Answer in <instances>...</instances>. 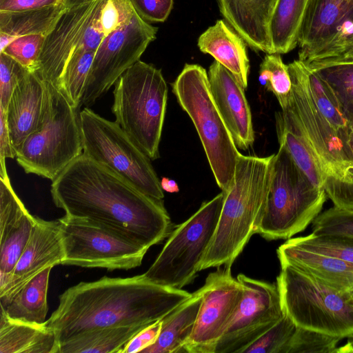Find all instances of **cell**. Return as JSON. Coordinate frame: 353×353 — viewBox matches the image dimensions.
Wrapping results in <instances>:
<instances>
[{
    "label": "cell",
    "instance_id": "obj_1",
    "mask_svg": "<svg viewBox=\"0 0 353 353\" xmlns=\"http://www.w3.org/2000/svg\"><path fill=\"white\" fill-rule=\"evenodd\" d=\"M50 192L66 215L94 221L148 250L173 230L163 200L83 153L52 181Z\"/></svg>",
    "mask_w": 353,
    "mask_h": 353
},
{
    "label": "cell",
    "instance_id": "obj_2",
    "mask_svg": "<svg viewBox=\"0 0 353 353\" xmlns=\"http://www.w3.org/2000/svg\"><path fill=\"white\" fill-rule=\"evenodd\" d=\"M182 289L150 281L145 275L107 276L81 282L59 296L47 324L59 345L81 333L112 326L149 325L191 296ZM59 353V352H58Z\"/></svg>",
    "mask_w": 353,
    "mask_h": 353
},
{
    "label": "cell",
    "instance_id": "obj_3",
    "mask_svg": "<svg viewBox=\"0 0 353 353\" xmlns=\"http://www.w3.org/2000/svg\"><path fill=\"white\" fill-rule=\"evenodd\" d=\"M274 154L268 157L241 154L234 177L224 194L212 242L199 270L230 267L250 237L256 233L269 194Z\"/></svg>",
    "mask_w": 353,
    "mask_h": 353
},
{
    "label": "cell",
    "instance_id": "obj_4",
    "mask_svg": "<svg viewBox=\"0 0 353 353\" xmlns=\"http://www.w3.org/2000/svg\"><path fill=\"white\" fill-rule=\"evenodd\" d=\"M292 96L285 112L305 138L323 177V188L334 206L347 209L353 199V160L336 130L319 110L308 90L305 64L288 65Z\"/></svg>",
    "mask_w": 353,
    "mask_h": 353
},
{
    "label": "cell",
    "instance_id": "obj_5",
    "mask_svg": "<svg viewBox=\"0 0 353 353\" xmlns=\"http://www.w3.org/2000/svg\"><path fill=\"white\" fill-rule=\"evenodd\" d=\"M168 92L161 70L140 60L114 83L115 121L150 160L159 157Z\"/></svg>",
    "mask_w": 353,
    "mask_h": 353
},
{
    "label": "cell",
    "instance_id": "obj_6",
    "mask_svg": "<svg viewBox=\"0 0 353 353\" xmlns=\"http://www.w3.org/2000/svg\"><path fill=\"white\" fill-rule=\"evenodd\" d=\"M172 88L194 123L217 185L226 190L241 153L214 102L205 69L186 63Z\"/></svg>",
    "mask_w": 353,
    "mask_h": 353
},
{
    "label": "cell",
    "instance_id": "obj_7",
    "mask_svg": "<svg viewBox=\"0 0 353 353\" xmlns=\"http://www.w3.org/2000/svg\"><path fill=\"white\" fill-rule=\"evenodd\" d=\"M44 83L46 99L42 124L24 140L15 158L26 173L52 181L83 153V144L78 110L56 86Z\"/></svg>",
    "mask_w": 353,
    "mask_h": 353
},
{
    "label": "cell",
    "instance_id": "obj_8",
    "mask_svg": "<svg viewBox=\"0 0 353 353\" xmlns=\"http://www.w3.org/2000/svg\"><path fill=\"white\" fill-rule=\"evenodd\" d=\"M298 168L288 150L274 154L265 209L256 233L267 240L289 239L320 214L327 199Z\"/></svg>",
    "mask_w": 353,
    "mask_h": 353
},
{
    "label": "cell",
    "instance_id": "obj_9",
    "mask_svg": "<svg viewBox=\"0 0 353 353\" xmlns=\"http://www.w3.org/2000/svg\"><path fill=\"white\" fill-rule=\"evenodd\" d=\"M281 267L276 285L282 307L296 326L343 339L353 333V305L345 292L290 265Z\"/></svg>",
    "mask_w": 353,
    "mask_h": 353
},
{
    "label": "cell",
    "instance_id": "obj_10",
    "mask_svg": "<svg viewBox=\"0 0 353 353\" xmlns=\"http://www.w3.org/2000/svg\"><path fill=\"white\" fill-rule=\"evenodd\" d=\"M223 199L221 192L204 201L194 214L172 230L162 250L143 274L146 279L176 289L193 281L214 236Z\"/></svg>",
    "mask_w": 353,
    "mask_h": 353
},
{
    "label": "cell",
    "instance_id": "obj_11",
    "mask_svg": "<svg viewBox=\"0 0 353 353\" xmlns=\"http://www.w3.org/2000/svg\"><path fill=\"white\" fill-rule=\"evenodd\" d=\"M79 116L83 154L111 169L145 195L163 200V190L150 159L119 125L88 108Z\"/></svg>",
    "mask_w": 353,
    "mask_h": 353
},
{
    "label": "cell",
    "instance_id": "obj_12",
    "mask_svg": "<svg viewBox=\"0 0 353 353\" xmlns=\"http://www.w3.org/2000/svg\"><path fill=\"white\" fill-rule=\"evenodd\" d=\"M58 220L64 251L62 265L130 270L141 264L148 250L89 219L65 214Z\"/></svg>",
    "mask_w": 353,
    "mask_h": 353
},
{
    "label": "cell",
    "instance_id": "obj_13",
    "mask_svg": "<svg viewBox=\"0 0 353 353\" xmlns=\"http://www.w3.org/2000/svg\"><path fill=\"white\" fill-rule=\"evenodd\" d=\"M105 0L68 8L46 36L34 72L43 81L58 87L73 54L79 48L94 51L105 37L99 16Z\"/></svg>",
    "mask_w": 353,
    "mask_h": 353
},
{
    "label": "cell",
    "instance_id": "obj_14",
    "mask_svg": "<svg viewBox=\"0 0 353 353\" xmlns=\"http://www.w3.org/2000/svg\"><path fill=\"white\" fill-rule=\"evenodd\" d=\"M157 31L137 14L129 23L105 36L95 52L81 105H92L139 61Z\"/></svg>",
    "mask_w": 353,
    "mask_h": 353
},
{
    "label": "cell",
    "instance_id": "obj_15",
    "mask_svg": "<svg viewBox=\"0 0 353 353\" xmlns=\"http://www.w3.org/2000/svg\"><path fill=\"white\" fill-rule=\"evenodd\" d=\"M236 279L243 286V296L215 353H243L284 315L276 284L242 274Z\"/></svg>",
    "mask_w": 353,
    "mask_h": 353
},
{
    "label": "cell",
    "instance_id": "obj_16",
    "mask_svg": "<svg viewBox=\"0 0 353 353\" xmlns=\"http://www.w3.org/2000/svg\"><path fill=\"white\" fill-rule=\"evenodd\" d=\"M201 289L202 302L194 331L184 347L186 353H215L244 292L241 283L232 276L231 268L225 266L210 273Z\"/></svg>",
    "mask_w": 353,
    "mask_h": 353
},
{
    "label": "cell",
    "instance_id": "obj_17",
    "mask_svg": "<svg viewBox=\"0 0 353 353\" xmlns=\"http://www.w3.org/2000/svg\"><path fill=\"white\" fill-rule=\"evenodd\" d=\"M63 257L59 220L37 217L32 234L14 270L10 273L0 272V301L10 298L46 268L61 264Z\"/></svg>",
    "mask_w": 353,
    "mask_h": 353
},
{
    "label": "cell",
    "instance_id": "obj_18",
    "mask_svg": "<svg viewBox=\"0 0 353 353\" xmlns=\"http://www.w3.org/2000/svg\"><path fill=\"white\" fill-rule=\"evenodd\" d=\"M210 91L236 146L248 149L254 141L252 114L245 89L233 74L214 60L208 70Z\"/></svg>",
    "mask_w": 353,
    "mask_h": 353
},
{
    "label": "cell",
    "instance_id": "obj_19",
    "mask_svg": "<svg viewBox=\"0 0 353 353\" xmlns=\"http://www.w3.org/2000/svg\"><path fill=\"white\" fill-rule=\"evenodd\" d=\"M36 222L14 191L7 170H0V272H12Z\"/></svg>",
    "mask_w": 353,
    "mask_h": 353
},
{
    "label": "cell",
    "instance_id": "obj_20",
    "mask_svg": "<svg viewBox=\"0 0 353 353\" xmlns=\"http://www.w3.org/2000/svg\"><path fill=\"white\" fill-rule=\"evenodd\" d=\"M46 99L44 81L29 71L14 90L5 112L15 152L24 140L41 127Z\"/></svg>",
    "mask_w": 353,
    "mask_h": 353
},
{
    "label": "cell",
    "instance_id": "obj_21",
    "mask_svg": "<svg viewBox=\"0 0 353 353\" xmlns=\"http://www.w3.org/2000/svg\"><path fill=\"white\" fill-rule=\"evenodd\" d=\"M225 21L252 50L273 54L269 25L276 0H217Z\"/></svg>",
    "mask_w": 353,
    "mask_h": 353
},
{
    "label": "cell",
    "instance_id": "obj_22",
    "mask_svg": "<svg viewBox=\"0 0 353 353\" xmlns=\"http://www.w3.org/2000/svg\"><path fill=\"white\" fill-rule=\"evenodd\" d=\"M276 252L281 265H290L309 273L341 292L353 288L352 263L307 250L287 241Z\"/></svg>",
    "mask_w": 353,
    "mask_h": 353
},
{
    "label": "cell",
    "instance_id": "obj_23",
    "mask_svg": "<svg viewBox=\"0 0 353 353\" xmlns=\"http://www.w3.org/2000/svg\"><path fill=\"white\" fill-rule=\"evenodd\" d=\"M199 50L209 54L228 69L244 89L248 87L250 61L248 46L243 38L225 21L219 19L199 37Z\"/></svg>",
    "mask_w": 353,
    "mask_h": 353
},
{
    "label": "cell",
    "instance_id": "obj_24",
    "mask_svg": "<svg viewBox=\"0 0 353 353\" xmlns=\"http://www.w3.org/2000/svg\"><path fill=\"white\" fill-rule=\"evenodd\" d=\"M353 15V0H310L301 25L299 56L320 45Z\"/></svg>",
    "mask_w": 353,
    "mask_h": 353
},
{
    "label": "cell",
    "instance_id": "obj_25",
    "mask_svg": "<svg viewBox=\"0 0 353 353\" xmlns=\"http://www.w3.org/2000/svg\"><path fill=\"white\" fill-rule=\"evenodd\" d=\"M54 331L47 324L12 319L1 312L0 353H58Z\"/></svg>",
    "mask_w": 353,
    "mask_h": 353
},
{
    "label": "cell",
    "instance_id": "obj_26",
    "mask_svg": "<svg viewBox=\"0 0 353 353\" xmlns=\"http://www.w3.org/2000/svg\"><path fill=\"white\" fill-rule=\"evenodd\" d=\"M202 302L201 289L162 319L157 341L142 353H181L194 329Z\"/></svg>",
    "mask_w": 353,
    "mask_h": 353
},
{
    "label": "cell",
    "instance_id": "obj_27",
    "mask_svg": "<svg viewBox=\"0 0 353 353\" xmlns=\"http://www.w3.org/2000/svg\"><path fill=\"white\" fill-rule=\"evenodd\" d=\"M52 267L40 272L10 298L0 301L1 312L8 317L35 323H43L48 310L47 293Z\"/></svg>",
    "mask_w": 353,
    "mask_h": 353
},
{
    "label": "cell",
    "instance_id": "obj_28",
    "mask_svg": "<svg viewBox=\"0 0 353 353\" xmlns=\"http://www.w3.org/2000/svg\"><path fill=\"white\" fill-rule=\"evenodd\" d=\"M67 8L61 3L24 11H0V52L19 37L35 34L46 36Z\"/></svg>",
    "mask_w": 353,
    "mask_h": 353
},
{
    "label": "cell",
    "instance_id": "obj_29",
    "mask_svg": "<svg viewBox=\"0 0 353 353\" xmlns=\"http://www.w3.org/2000/svg\"><path fill=\"white\" fill-rule=\"evenodd\" d=\"M309 1L276 0L269 25L273 53H288L299 44V33Z\"/></svg>",
    "mask_w": 353,
    "mask_h": 353
},
{
    "label": "cell",
    "instance_id": "obj_30",
    "mask_svg": "<svg viewBox=\"0 0 353 353\" xmlns=\"http://www.w3.org/2000/svg\"><path fill=\"white\" fill-rule=\"evenodd\" d=\"M148 326H112L85 332L61 343L59 353H122L128 343Z\"/></svg>",
    "mask_w": 353,
    "mask_h": 353
},
{
    "label": "cell",
    "instance_id": "obj_31",
    "mask_svg": "<svg viewBox=\"0 0 353 353\" xmlns=\"http://www.w3.org/2000/svg\"><path fill=\"white\" fill-rule=\"evenodd\" d=\"M279 145L283 146L307 179L316 187L323 188V177L314 154L299 129L283 110L275 114Z\"/></svg>",
    "mask_w": 353,
    "mask_h": 353
},
{
    "label": "cell",
    "instance_id": "obj_32",
    "mask_svg": "<svg viewBox=\"0 0 353 353\" xmlns=\"http://www.w3.org/2000/svg\"><path fill=\"white\" fill-rule=\"evenodd\" d=\"M304 63L328 85L348 123H353V58L316 60Z\"/></svg>",
    "mask_w": 353,
    "mask_h": 353
},
{
    "label": "cell",
    "instance_id": "obj_33",
    "mask_svg": "<svg viewBox=\"0 0 353 353\" xmlns=\"http://www.w3.org/2000/svg\"><path fill=\"white\" fill-rule=\"evenodd\" d=\"M95 52L79 48L69 59L57 88L79 110Z\"/></svg>",
    "mask_w": 353,
    "mask_h": 353
},
{
    "label": "cell",
    "instance_id": "obj_34",
    "mask_svg": "<svg viewBox=\"0 0 353 353\" xmlns=\"http://www.w3.org/2000/svg\"><path fill=\"white\" fill-rule=\"evenodd\" d=\"M259 81L265 89L274 94L281 110H285L292 96V80L280 54H267L259 68Z\"/></svg>",
    "mask_w": 353,
    "mask_h": 353
},
{
    "label": "cell",
    "instance_id": "obj_35",
    "mask_svg": "<svg viewBox=\"0 0 353 353\" xmlns=\"http://www.w3.org/2000/svg\"><path fill=\"white\" fill-rule=\"evenodd\" d=\"M305 72L308 90L319 110L336 130L345 128L348 122L330 88L306 64Z\"/></svg>",
    "mask_w": 353,
    "mask_h": 353
},
{
    "label": "cell",
    "instance_id": "obj_36",
    "mask_svg": "<svg viewBox=\"0 0 353 353\" xmlns=\"http://www.w3.org/2000/svg\"><path fill=\"white\" fill-rule=\"evenodd\" d=\"M291 245L314 252L338 258L353 263V236L345 235L314 236L290 238Z\"/></svg>",
    "mask_w": 353,
    "mask_h": 353
},
{
    "label": "cell",
    "instance_id": "obj_37",
    "mask_svg": "<svg viewBox=\"0 0 353 353\" xmlns=\"http://www.w3.org/2000/svg\"><path fill=\"white\" fill-rule=\"evenodd\" d=\"M341 339L339 336L296 326L284 353H334Z\"/></svg>",
    "mask_w": 353,
    "mask_h": 353
},
{
    "label": "cell",
    "instance_id": "obj_38",
    "mask_svg": "<svg viewBox=\"0 0 353 353\" xmlns=\"http://www.w3.org/2000/svg\"><path fill=\"white\" fill-rule=\"evenodd\" d=\"M296 325L285 314L260 338L249 345L243 353H284Z\"/></svg>",
    "mask_w": 353,
    "mask_h": 353
},
{
    "label": "cell",
    "instance_id": "obj_39",
    "mask_svg": "<svg viewBox=\"0 0 353 353\" xmlns=\"http://www.w3.org/2000/svg\"><path fill=\"white\" fill-rule=\"evenodd\" d=\"M312 234L353 236V210L333 206L320 213L312 221Z\"/></svg>",
    "mask_w": 353,
    "mask_h": 353
},
{
    "label": "cell",
    "instance_id": "obj_40",
    "mask_svg": "<svg viewBox=\"0 0 353 353\" xmlns=\"http://www.w3.org/2000/svg\"><path fill=\"white\" fill-rule=\"evenodd\" d=\"M45 37V35L41 34L19 37L0 52H4L29 70L34 72Z\"/></svg>",
    "mask_w": 353,
    "mask_h": 353
},
{
    "label": "cell",
    "instance_id": "obj_41",
    "mask_svg": "<svg viewBox=\"0 0 353 353\" xmlns=\"http://www.w3.org/2000/svg\"><path fill=\"white\" fill-rule=\"evenodd\" d=\"M130 0H105L99 22L105 37L129 23L137 14Z\"/></svg>",
    "mask_w": 353,
    "mask_h": 353
},
{
    "label": "cell",
    "instance_id": "obj_42",
    "mask_svg": "<svg viewBox=\"0 0 353 353\" xmlns=\"http://www.w3.org/2000/svg\"><path fill=\"white\" fill-rule=\"evenodd\" d=\"M29 71L8 54L0 52V106L5 112L14 90Z\"/></svg>",
    "mask_w": 353,
    "mask_h": 353
},
{
    "label": "cell",
    "instance_id": "obj_43",
    "mask_svg": "<svg viewBox=\"0 0 353 353\" xmlns=\"http://www.w3.org/2000/svg\"><path fill=\"white\" fill-rule=\"evenodd\" d=\"M137 13L145 21L163 22L168 17L174 0H130Z\"/></svg>",
    "mask_w": 353,
    "mask_h": 353
},
{
    "label": "cell",
    "instance_id": "obj_44",
    "mask_svg": "<svg viewBox=\"0 0 353 353\" xmlns=\"http://www.w3.org/2000/svg\"><path fill=\"white\" fill-rule=\"evenodd\" d=\"M162 319L148 325L136 334L125 345L122 353L141 352L154 344L161 332Z\"/></svg>",
    "mask_w": 353,
    "mask_h": 353
},
{
    "label": "cell",
    "instance_id": "obj_45",
    "mask_svg": "<svg viewBox=\"0 0 353 353\" xmlns=\"http://www.w3.org/2000/svg\"><path fill=\"white\" fill-rule=\"evenodd\" d=\"M61 3H63V0H0V11H24Z\"/></svg>",
    "mask_w": 353,
    "mask_h": 353
},
{
    "label": "cell",
    "instance_id": "obj_46",
    "mask_svg": "<svg viewBox=\"0 0 353 353\" xmlns=\"http://www.w3.org/2000/svg\"><path fill=\"white\" fill-rule=\"evenodd\" d=\"M15 157L16 152L12 143L6 112L0 106V170L6 169V159Z\"/></svg>",
    "mask_w": 353,
    "mask_h": 353
},
{
    "label": "cell",
    "instance_id": "obj_47",
    "mask_svg": "<svg viewBox=\"0 0 353 353\" xmlns=\"http://www.w3.org/2000/svg\"><path fill=\"white\" fill-rule=\"evenodd\" d=\"M340 135L347 148L350 157L353 160V123H348L345 128L341 130ZM347 210H353V199Z\"/></svg>",
    "mask_w": 353,
    "mask_h": 353
},
{
    "label": "cell",
    "instance_id": "obj_48",
    "mask_svg": "<svg viewBox=\"0 0 353 353\" xmlns=\"http://www.w3.org/2000/svg\"><path fill=\"white\" fill-rule=\"evenodd\" d=\"M160 182L161 188L164 191L172 193L179 190L177 183L172 179L163 177Z\"/></svg>",
    "mask_w": 353,
    "mask_h": 353
},
{
    "label": "cell",
    "instance_id": "obj_49",
    "mask_svg": "<svg viewBox=\"0 0 353 353\" xmlns=\"http://www.w3.org/2000/svg\"><path fill=\"white\" fill-rule=\"evenodd\" d=\"M346 338L347 342L343 345L337 347L334 353H353V333Z\"/></svg>",
    "mask_w": 353,
    "mask_h": 353
},
{
    "label": "cell",
    "instance_id": "obj_50",
    "mask_svg": "<svg viewBox=\"0 0 353 353\" xmlns=\"http://www.w3.org/2000/svg\"><path fill=\"white\" fill-rule=\"evenodd\" d=\"M96 0H63V3L67 8H71L75 6L83 4L88 2H91Z\"/></svg>",
    "mask_w": 353,
    "mask_h": 353
},
{
    "label": "cell",
    "instance_id": "obj_51",
    "mask_svg": "<svg viewBox=\"0 0 353 353\" xmlns=\"http://www.w3.org/2000/svg\"><path fill=\"white\" fill-rule=\"evenodd\" d=\"M345 293L348 301L352 305H353V288L346 292Z\"/></svg>",
    "mask_w": 353,
    "mask_h": 353
}]
</instances>
